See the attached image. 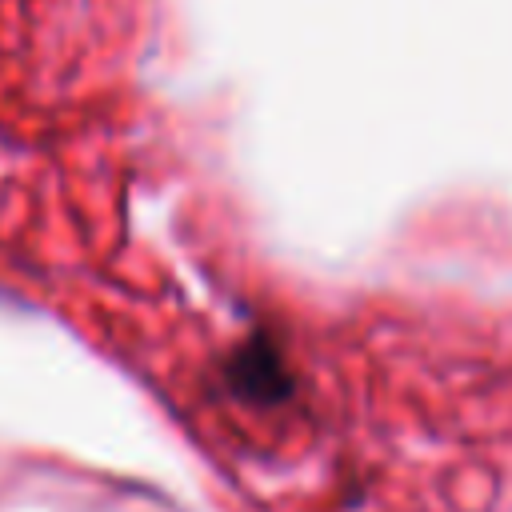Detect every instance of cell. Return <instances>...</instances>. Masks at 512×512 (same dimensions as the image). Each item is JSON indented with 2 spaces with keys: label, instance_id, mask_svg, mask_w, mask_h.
<instances>
[{
  "label": "cell",
  "instance_id": "1",
  "mask_svg": "<svg viewBox=\"0 0 512 512\" xmlns=\"http://www.w3.org/2000/svg\"><path fill=\"white\" fill-rule=\"evenodd\" d=\"M224 384L252 404H276L292 392V372L276 348L272 336L252 332L248 340H240L228 360H224Z\"/></svg>",
  "mask_w": 512,
  "mask_h": 512
}]
</instances>
